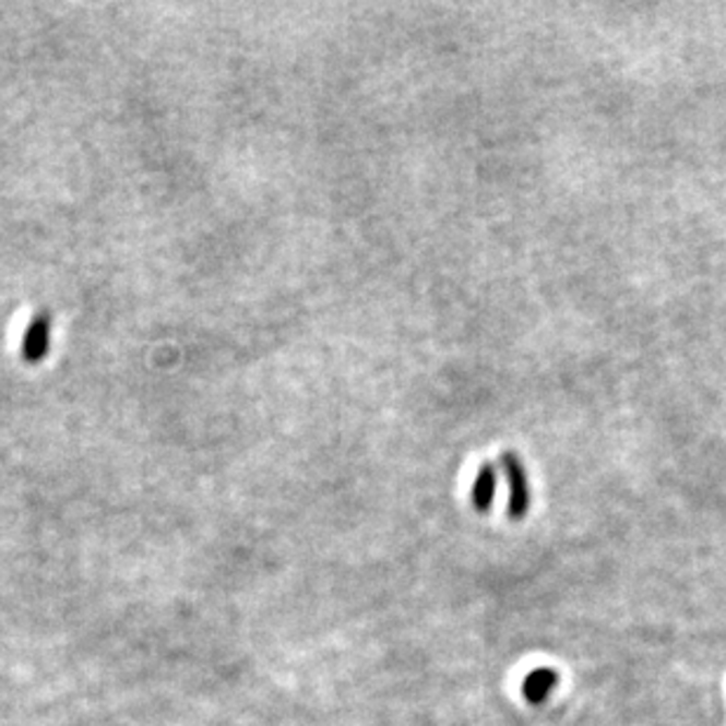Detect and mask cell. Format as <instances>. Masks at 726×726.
<instances>
[{
    "instance_id": "cell-1",
    "label": "cell",
    "mask_w": 726,
    "mask_h": 726,
    "mask_svg": "<svg viewBox=\"0 0 726 726\" xmlns=\"http://www.w3.org/2000/svg\"><path fill=\"white\" fill-rule=\"evenodd\" d=\"M50 332L52 318L48 311H40L31 318L22 342V358L26 362H40L45 358V353L50 348Z\"/></svg>"
},
{
    "instance_id": "cell-2",
    "label": "cell",
    "mask_w": 726,
    "mask_h": 726,
    "mask_svg": "<svg viewBox=\"0 0 726 726\" xmlns=\"http://www.w3.org/2000/svg\"><path fill=\"white\" fill-rule=\"evenodd\" d=\"M503 468L505 477L511 483V501H508V515L513 520H520L527 515L529 508V489H527V475H524L520 461L513 454L503 456Z\"/></svg>"
},
{
    "instance_id": "cell-3",
    "label": "cell",
    "mask_w": 726,
    "mask_h": 726,
    "mask_svg": "<svg viewBox=\"0 0 726 726\" xmlns=\"http://www.w3.org/2000/svg\"><path fill=\"white\" fill-rule=\"evenodd\" d=\"M560 685V677L552 668H536L522 682V697L532 705L546 703L550 691Z\"/></svg>"
},
{
    "instance_id": "cell-4",
    "label": "cell",
    "mask_w": 726,
    "mask_h": 726,
    "mask_svg": "<svg viewBox=\"0 0 726 726\" xmlns=\"http://www.w3.org/2000/svg\"><path fill=\"white\" fill-rule=\"evenodd\" d=\"M493 491H497V473H493L491 466H483L473 485V503L477 511L483 513L489 511V505L493 501Z\"/></svg>"
}]
</instances>
